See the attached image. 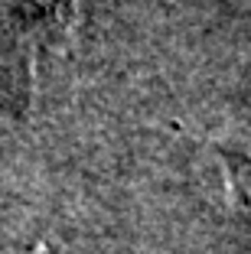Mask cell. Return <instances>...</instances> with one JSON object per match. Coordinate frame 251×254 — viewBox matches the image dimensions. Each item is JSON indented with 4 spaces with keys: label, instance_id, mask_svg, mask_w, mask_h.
I'll return each mask as SVG.
<instances>
[{
    "label": "cell",
    "instance_id": "obj_1",
    "mask_svg": "<svg viewBox=\"0 0 251 254\" xmlns=\"http://www.w3.org/2000/svg\"><path fill=\"white\" fill-rule=\"evenodd\" d=\"M222 170H225V186H229V195L235 199L238 212L251 222V160L238 157V153H225L219 150Z\"/></svg>",
    "mask_w": 251,
    "mask_h": 254
}]
</instances>
